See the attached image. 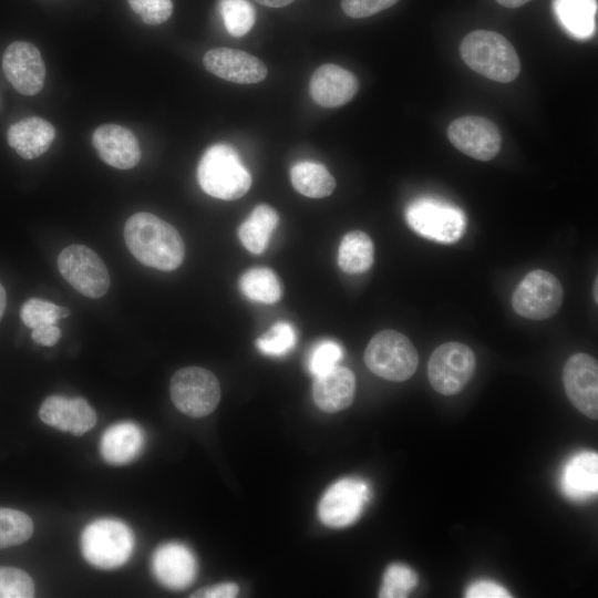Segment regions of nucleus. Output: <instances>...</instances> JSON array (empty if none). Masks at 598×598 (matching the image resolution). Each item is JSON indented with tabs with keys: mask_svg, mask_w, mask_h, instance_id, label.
<instances>
[{
	"mask_svg": "<svg viewBox=\"0 0 598 598\" xmlns=\"http://www.w3.org/2000/svg\"><path fill=\"white\" fill-rule=\"evenodd\" d=\"M496 1L506 8H518L526 4L530 0H496Z\"/></svg>",
	"mask_w": 598,
	"mask_h": 598,
	"instance_id": "42",
	"label": "nucleus"
},
{
	"mask_svg": "<svg viewBox=\"0 0 598 598\" xmlns=\"http://www.w3.org/2000/svg\"><path fill=\"white\" fill-rule=\"evenodd\" d=\"M34 584L25 571L14 567H0V598H31Z\"/></svg>",
	"mask_w": 598,
	"mask_h": 598,
	"instance_id": "35",
	"label": "nucleus"
},
{
	"mask_svg": "<svg viewBox=\"0 0 598 598\" xmlns=\"http://www.w3.org/2000/svg\"><path fill=\"white\" fill-rule=\"evenodd\" d=\"M203 63L210 73L238 84L258 83L267 75L266 65L257 56L237 49H210Z\"/></svg>",
	"mask_w": 598,
	"mask_h": 598,
	"instance_id": "15",
	"label": "nucleus"
},
{
	"mask_svg": "<svg viewBox=\"0 0 598 598\" xmlns=\"http://www.w3.org/2000/svg\"><path fill=\"white\" fill-rule=\"evenodd\" d=\"M31 338L44 347L54 346L61 338V330L55 324H48L32 329Z\"/></svg>",
	"mask_w": 598,
	"mask_h": 598,
	"instance_id": "40",
	"label": "nucleus"
},
{
	"mask_svg": "<svg viewBox=\"0 0 598 598\" xmlns=\"http://www.w3.org/2000/svg\"><path fill=\"white\" fill-rule=\"evenodd\" d=\"M315 378L313 401L320 410L334 413L347 409L352 403L355 378L350 369L338 364Z\"/></svg>",
	"mask_w": 598,
	"mask_h": 598,
	"instance_id": "20",
	"label": "nucleus"
},
{
	"mask_svg": "<svg viewBox=\"0 0 598 598\" xmlns=\"http://www.w3.org/2000/svg\"><path fill=\"white\" fill-rule=\"evenodd\" d=\"M399 0H341L343 12L351 18H365L381 12Z\"/></svg>",
	"mask_w": 598,
	"mask_h": 598,
	"instance_id": "37",
	"label": "nucleus"
},
{
	"mask_svg": "<svg viewBox=\"0 0 598 598\" xmlns=\"http://www.w3.org/2000/svg\"><path fill=\"white\" fill-rule=\"evenodd\" d=\"M6 302H7L6 290L3 286L0 283V319L3 316L4 309H6Z\"/></svg>",
	"mask_w": 598,
	"mask_h": 598,
	"instance_id": "43",
	"label": "nucleus"
},
{
	"mask_svg": "<svg viewBox=\"0 0 598 598\" xmlns=\"http://www.w3.org/2000/svg\"><path fill=\"white\" fill-rule=\"evenodd\" d=\"M465 597L467 598H508L509 591L502 585L491 580H480L468 586Z\"/></svg>",
	"mask_w": 598,
	"mask_h": 598,
	"instance_id": "38",
	"label": "nucleus"
},
{
	"mask_svg": "<svg viewBox=\"0 0 598 598\" xmlns=\"http://www.w3.org/2000/svg\"><path fill=\"white\" fill-rule=\"evenodd\" d=\"M256 2L271 8H281L290 4L295 0H255Z\"/></svg>",
	"mask_w": 598,
	"mask_h": 598,
	"instance_id": "41",
	"label": "nucleus"
},
{
	"mask_svg": "<svg viewBox=\"0 0 598 598\" xmlns=\"http://www.w3.org/2000/svg\"><path fill=\"white\" fill-rule=\"evenodd\" d=\"M278 221L279 216L271 206L266 204L256 206L238 228L243 246L251 254H262Z\"/></svg>",
	"mask_w": 598,
	"mask_h": 598,
	"instance_id": "24",
	"label": "nucleus"
},
{
	"mask_svg": "<svg viewBox=\"0 0 598 598\" xmlns=\"http://www.w3.org/2000/svg\"><path fill=\"white\" fill-rule=\"evenodd\" d=\"M450 142L465 155L478 161L495 157L502 144L497 126L482 116H462L454 120L447 128Z\"/></svg>",
	"mask_w": 598,
	"mask_h": 598,
	"instance_id": "12",
	"label": "nucleus"
},
{
	"mask_svg": "<svg viewBox=\"0 0 598 598\" xmlns=\"http://www.w3.org/2000/svg\"><path fill=\"white\" fill-rule=\"evenodd\" d=\"M565 392L571 404L584 415L598 417V364L587 353H575L563 371Z\"/></svg>",
	"mask_w": 598,
	"mask_h": 598,
	"instance_id": "13",
	"label": "nucleus"
},
{
	"mask_svg": "<svg viewBox=\"0 0 598 598\" xmlns=\"http://www.w3.org/2000/svg\"><path fill=\"white\" fill-rule=\"evenodd\" d=\"M144 440V433L137 424L128 421L113 424L101 437V456L111 465L128 464L141 454Z\"/></svg>",
	"mask_w": 598,
	"mask_h": 598,
	"instance_id": "22",
	"label": "nucleus"
},
{
	"mask_svg": "<svg viewBox=\"0 0 598 598\" xmlns=\"http://www.w3.org/2000/svg\"><path fill=\"white\" fill-rule=\"evenodd\" d=\"M135 538L131 528L113 518L91 522L82 532L81 550L94 567L112 569L124 565L131 557Z\"/></svg>",
	"mask_w": 598,
	"mask_h": 598,
	"instance_id": "4",
	"label": "nucleus"
},
{
	"mask_svg": "<svg viewBox=\"0 0 598 598\" xmlns=\"http://www.w3.org/2000/svg\"><path fill=\"white\" fill-rule=\"evenodd\" d=\"M39 416L42 422L73 435H82L96 423L94 409L83 398L50 395L41 404Z\"/></svg>",
	"mask_w": 598,
	"mask_h": 598,
	"instance_id": "16",
	"label": "nucleus"
},
{
	"mask_svg": "<svg viewBox=\"0 0 598 598\" xmlns=\"http://www.w3.org/2000/svg\"><path fill=\"white\" fill-rule=\"evenodd\" d=\"M359 89L355 75L336 64H323L311 75L309 92L323 107H337L353 99Z\"/></svg>",
	"mask_w": 598,
	"mask_h": 598,
	"instance_id": "19",
	"label": "nucleus"
},
{
	"mask_svg": "<svg viewBox=\"0 0 598 598\" xmlns=\"http://www.w3.org/2000/svg\"><path fill=\"white\" fill-rule=\"evenodd\" d=\"M155 578L163 586L181 590L194 580L197 563L192 550L185 545L171 542L159 546L152 559Z\"/></svg>",
	"mask_w": 598,
	"mask_h": 598,
	"instance_id": "17",
	"label": "nucleus"
},
{
	"mask_svg": "<svg viewBox=\"0 0 598 598\" xmlns=\"http://www.w3.org/2000/svg\"><path fill=\"white\" fill-rule=\"evenodd\" d=\"M33 533L32 519L23 512L0 507V548L20 545Z\"/></svg>",
	"mask_w": 598,
	"mask_h": 598,
	"instance_id": "29",
	"label": "nucleus"
},
{
	"mask_svg": "<svg viewBox=\"0 0 598 598\" xmlns=\"http://www.w3.org/2000/svg\"><path fill=\"white\" fill-rule=\"evenodd\" d=\"M416 585L417 575L412 568L399 563L392 564L384 571L379 596L383 598L408 597Z\"/></svg>",
	"mask_w": 598,
	"mask_h": 598,
	"instance_id": "33",
	"label": "nucleus"
},
{
	"mask_svg": "<svg viewBox=\"0 0 598 598\" xmlns=\"http://www.w3.org/2000/svg\"><path fill=\"white\" fill-rule=\"evenodd\" d=\"M92 143L100 158L118 169H130L141 159V148L134 133L117 124L99 126L92 135Z\"/></svg>",
	"mask_w": 598,
	"mask_h": 598,
	"instance_id": "18",
	"label": "nucleus"
},
{
	"mask_svg": "<svg viewBox=\"0 0 598 598\" xmlns=\"http://www.w3.org/2000/svg\"><path fill=\"white\" fill-rule=\"evenodd\" d=\"M174 405L190 417L210 414L219 403L220 385L213 372L187 367L174 373L169 384Z\"/></svg>",
	"mask_w": 598,
	"mask_h": 598,
	"instance_id": "7",
	"label": "nucleus"
},
{
	"mask_svg": "<svg viewBox=\"0 0 598 598\" xmlns=\"http://www.w3.org/2000/svg\"><path fill=\"white\" fill-rule=\"evenodd\" d=\"M124 239L131 254L144 266L171 271L184 260L185 247L179 233L151 213L132 215L124 226Z\"/></svg>",
	"mask_w": 598,
	"mask_h": 598,
	"instance_id": "1",
	"label": "nucleus"
},
{
	"mask_svg": "<svg viewBox=\"0 0 598 598\" xmlns=\"http://www.w3.org/2000/svg\"><path fill=\"white\" fill-rule=\"evenodd\" d=\"M564 290L559 280L550 272L536 269L529 271L516 287L512 305L516 313L532 320H545L560 308Z\"/></svg>",
	"mask_w": 598,
	"mask_h": 598,
	"instance_id": "10",
	"label": "nucleus"
},
{
	"mask_svg": "<svg viewBox=\"0 0 598 598\" xmlns=\"http://www.w3.org/2000/svg\"><path fill=\"white\" fill-rule=\"evenodd\" d=\"M62 277L81 295L97 299L110 288V274L99 255L84 245H70L58 257Z\"/></svg>",
	"mask_w": 598,
	"mask_h": 598,
	"instance_id": "9",
	"label": "nucleus"
},
{
	"mask_svg": "<svg viewBox=\"0 0 598 598\" xmlns=\"http://www.w3.org/2000/svg\"><path fill=\"white\" fill-rule=\"evenodd\" d=\"M293 188L310 198H323L336 188V181L329 171L320 163L301 161L290 169Z\"/></svg>",
	"mask_w": 598,
	"mask_h": 598,
	"instance_id": "26",
	"label": "nucleus"
},
{
	"mask_svg": "<svg viewBox=\"0 0 598 598\" xmlns=\"http://www.w3.org/2000/svg\"><path fill=\"white\" fill-rule=\"evenodd\" d=\"M241 292L251 301L275 303L282 296L279 278L269 268L258 267L246 271L239 279Z\"/></svg>",
	"mask_w": 598,
	"mask_h": 598,
	"instance_id": "28",
	"label": "nucleus"
},
{
	"mask_svg": "<svg viewBox=\"0 0 598 598\" xmlns=\"http://www.w3.org/2000/svg\"><path fill=\"white\" fill-rule=\"evenodd\" d=\"M297 343V331L287 321H278L256 340L259 351L270 357H282L289 353Z\"/></svg>",
	"mask_w": 598,
	"mask_h": 598,
	"instance_id": "31",
	"label": "nucleus"
},
{
	"mask_svg": "<svg viewBox=\"0 0 598 598\" xmlns=\"http://www.w3.org/2000/svg\"><path fill=\"white\" fill-rule=\"evenodd\" d=\"M343 357L342 347L333 340H322L310 350L307 367L309 372L315 375H321L336 365Z\"/></svg>",
	"mask_w": 598,
	"mask_h": 598,
	"instance_id": "34",
	"label": "nucleus"
},
{
	"mask_svg": "<svg viewBox=\"0 0 598 598\" xmlns=\"http://www.w3.org/2000/svg\"><path fill=\"white\" fill-rule=\"evenodd\" d=\"M131 9L143 22L150 25L161 24L169 19L173 12L172 0H127Z\"/></svg>",
	"mask_w": 598,
	"mask_h": 598,
	"instance_id": "36",
	"label": "nucleus"
},
{
	"mask_svg": "<svg viewBox=\"0 0 598 598\" xmlns=\"http://www.w3.org/2000/svg\"><path fill=\"white\" fill-rule=\"evenodd\" d=\"M364 362L378 377L401 382L414 374L419 355L406 336L395 330H382L368 343Z\"/></svg>",
	"mask_w": 598,
	"mask_h": 598,
	"instance_id": "6",
	"label": "nucleus"
},
{
	"mask_svg": "<svg viewBox=\"0 0 598 598\" xmlns=\"http://www.w3.org/2000/svg\"><path fill=\"white\" fill-rule=\"evenodd\" d=\"M238 595V587L233 582L219 584L195 591L190 597L196 598H233Z\"/></svg>",
	"mask_w": 598,
	"mask_h": 598,
	"instance_id": "39",
	"label": "nucleus"
},
{
	"mask_svg": "<svg viewBox=\"0 0 598 598\" xmlns=\"http://www.w3.org/2000/svg\"><path fill=\"white\" fill-rule=\"evenodd\" d=\"M405 220L417 235L442 244L457 241L466 229L462 209L435 197L411 202L405 209Z\"/></svg>",
	"mask_w": 598,
	"mask_h": 598,
	"instance_id": "5",
	"label": "nucleus"
},
{
	"mask_svg": "<svg viewBox=\"0 0 598 598\" xmlns=\"http://www.w3.org/2000/svg\"><path fill=\"white\" fill-rule=\"evenodd\" d=\"M563 492L575 501H585L596 495L598 489V455L580 452L574 455L563 468L560 476Z\"/></svg>",
	"mask_w": 598,
	"mask_h": 598,
	"instance_id": "23",
	"label": "nucleus"
},
{
	"mask_svg": "<svg viewBox=\"0 0 598 598\" xmlns=\"http://www.w3.org/2000/svg\"><path fill=\"white\" fill-rule=\"evenodd\" d=\"M54 137V126L38 116L20 120L12 124L7 132L9 145L24 159L41 156L49 150Z\"/></svg>",
	"mask_w": 598,
	"mask_h": 598,
	"instance_id": "21",
	"label": "nucleus"
},
{
	"mask_svg": "<svg viewBox=\"0 0 598 598\" xmlns=\"http://www.w3.org/2000/svg\"><path fill=\"white\" fill-rule=\"evenodd\" d=\"M556 17L565 30L575 38L587 39L596 28V0H554Z\"/></svg>",
	"mask_w": 598,
	"mask_h": 598,
	"instance_id": "25",
	"label": "nucleus"
},
{
	"mask_svg": "<svg viewBox=\"0 0 598 598\" xmlns=\"http://www.w3.org/2000/svg\"><path fill=\"white\" fill-rule=\"evenodd\" d=\"M475 369L476 358L472 349L461 342H446L431 354L427 378L436 392L454 395L471 381Z\"/></svg>",
	"mask_w": 598,
	"mask_h": 598,
	"instance_id": "8",
	"label": "nucleus"
},
{
	"mask_svg": "<svg viewBox=\"0 0 598 598\" xmlns=\"http://www.w3.org/2000/svg\"><path fill=\"white\" fill-rule=\"evenodd\" d=\"M370 498L365 482L358 478H343L331 485L322 496L318 514L329 527L342 528L353 524L361 515Z\"/></svg>",
	"mask_w": 598,
	"mask_h": 598,
	"instance_id": "11",
	"label": "nucleus"
},
{
	"mask_svg": "<svg viewBox=\"0 0 598 598\" xmlns=\"http://www.w3.org/2000/svg\"><path fill=\"white\" fill-rule=\"evenodd\" d=\"M2 69L10 84L23 95H34L43 87L45 64L39 49L30 42L10 43L2 56Z\"/></svg>",
	"mask_w": 598,
	"mask_h": 598,
	"instance_id": "14",
	"label": "nucleus"
},
{
	"mask_svg": "<svg viewBox=\"0 0 598 598\" xmlns=\"http://www.w3.org/2000/svg\"><path fill=\"white\" fill-rule=\"evenodd\" d=\"M592 295H594L595 302H597L598 301V279L597 278L595 279Z\"/></svg>",
	"mask_w": 598,
	"mask_h": 598,
	"instance_id": "44",
	"label": "nucleus"
},
{
	"mask_svg": "<svg viewBox=\"0 0 598 598\" xmlns=\"http://www.w3.org/2000/svg\"><path fill=\"white\" fill-rule=\"evenodd\" d=\"M69 315L70 311L65 307L39 298L28 299L20 309L21 320L30 329L56 324L59 319Z\"/></svg>",
	"mask_w": 598,
	"mask_h": 598,
	"instance_id": "32",
	"label": "nucleus"
},
{
	"mask_svg": "<svg viewBox=\"0 0 598 598\" xmlns=\"http://www.w3.org/2000/svg\"><path fill=\"white\" fill-rule=\"evenodd\" d=\"M197 181L207 195L224 200L243 197L251 186V176L238 153L224 143L205 151L197 166Z\"/></svg>",
	"mask_w": 598,
	"mask_h": 598,
	"instance_id": "3",
	"label": "nucleus"
},
{
	"mask_svg": "<svg viewBox=\"0 0 598 598\" xmlns=\"http://www.w3.org/2000/svg\"><path fill=\"white\" fill-rule=\"evenodd\" d=\"M374 246L364 231L352 230L346 234L338 251L339 267L347 274H362L373 264Z\"/></svg>",
	"mask_w": 598,
	"mask_h": 598,
	"instance_id": "27",
	"label": "nucleus"
},
{
	"mask_svg": "<svg viewBox=\"0 0 598 598\" xmlns=\"http://www.w3.org/2000/svg\"><path fill=\"white\" fill-rule=\"evenodd\" d=\"M218 9L227 32L243 37L250 31L256 21V10L247 0H219Z\"/></svg>",
	"mask_w": 598,
	"mask_h": 598,
	"instance_id": "30",
	"label": "nucleus"
},
{
	"mask_svg": "<svg viewBox=\"0 0 598 598\" xmlns=\"http://www.w3.org/2000/svg\"><path fill=\"white\" fill-rule=\"evenodd\" d=\"M460 53L470 69L496 82H512L520 72V61L514 47L495 31L470 32L461 42Z\"/></svg>",
	"mask_w": 598,
	"mask_h": 598,
	"instance_id": "2",
	"label": "nucleus"
}]
</instances>
